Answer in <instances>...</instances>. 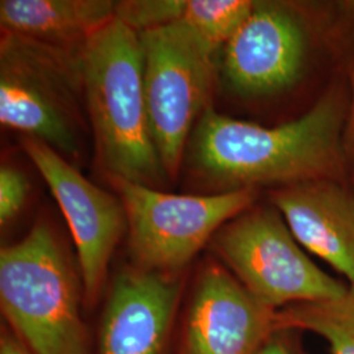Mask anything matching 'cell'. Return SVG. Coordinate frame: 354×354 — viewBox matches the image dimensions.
<instances>
[{
    "mask_svg": "<svg viewBox=\"0 0 354 354\" xmlns=\"http://www.w3.org/2000/svg\"><path fill=\"white\" fill-rule=\"evenodd\" d=\"M349 105L351 89L344 82L327 89L301 117L279 127L235 120L209 105L187 146L190 172L215 193L342 180Z\"/></svg>",
    "mask_w": 354,
    "mask_h": 354,
    "instance_id": "6da1fadb",
    "label": "cell"
},
{
    "mask_svg": "<svg viewBox=\"0 0 354 354\" xmlns=\"http://www.w3.org/2000/svg\"><path fill=\"white\" fill-rule=\"evenodd\" d=\"M86 109L111 178L152 188L165 175L147 113L140 36L113 19L80 46Z\"/></svg>",
    "mask_w": 354,
    "mask_h": 354,
    "instance_id": "7a4b0ae2",
    "label": "cell"
},
{
    "mask_svg": "<svg viewBox=\"0 0 354 354\" xmlns=\"http://www.w3.org/2000/svg\"><path fill=\"white\" fill-rule=\"evenodd\" d=\"M80 45L13 33L0 38V122L68 158L80 153L84 87Z\"/></svg>",
    "mask_w": 354,
    "mask_h": 354,
    "instance_id": "3957f363",
    "label": "cell"
},
{
    "mask_svg": "<svg viewBox=\"0 0 354 354\" xmlns=\"http://www.w3.org/2000/svg\"><path fill=\"white\" fill-rule=\"evenodd\" d=\"M79 283L48 225L0 251V304L33 354H88Z\"/></svg>",
    "mask_w": 354,
    "mask_h": 354,
    "instance_id": "277c9868",
    "label": "cell"
},
{
    "mask_svg": "<svg viewBox=\"0 0 354 354\" xmlns=\"http://www.w3.org/2000/svg\"><path fill=\"white\" fill-rule=\"evenodd\" d=\"M138 36L152 137L165 175L174 180L209 106L216 49L181 20Z\"/></svg>",
    "mask_w": 354,
    "mask_h": 354,
    "instance_id": "5b68a950",
    "label": "cell"
},
{
    "mask_svg": "<svg viewBox=\"0 0 354 354\" xmlns=\"http://www.w3.org/2000/svg\"><path fill=\"white\" fill-rule=\"evenodd\" d=\"M212 245L241 285L274 310L337 298L349 288L304 253L273 205H253L236 215L216 231Z\"/></svg>",
    "mask_w": 354,
    "mask_h": 354,
    "instance_id": "8992f818",
    "label": "cell"
},
{
    "mask_svg": "<svg viewBox=\"0 0 354 354\" xmlns=\"http://www.w3.org/2000/svg\"><path fill=\"white\" fill-rule=\"evenodd\" d=\"M125 207L130 250L140 268L176 273L216 231L253 206L256 189L171 194L111 178Z\"/></svg>",
    "mask_w": 354,
    "mask_h": 354,
    "instance_id": "52a82bcc",
    "label": "cell"
},
{
    "mask_svg": "<svg viewBox=\"0 0 354 354\" xmlns=\"http://www.w3.org/2000/svg\"><path fill=\"white\" fill-rule=\"evenodd\" d=\"M317 33V23L304 7L254 1L245 23L223 46V83L244 99L286 92L306 74Z\"/></svg>",
    "mask_w": 354,
    "mask_h": 354,
    "instance_id": "ba28073f",
    "label": "cell"
},
{
    "mask_svg": "<svg viewBox=\"0 0 354 354\" xmlns=\"http://www.w3.org/2000/svg\"><path fill=\"white\" fill-rule=\"evenodd\" d=\"M23 147L68 223L79 257L84 297L93 304L105 282L114 248L127 227L122 201L92 184L46 143L24 137Z\"/></svg>",
    "mask_w": 354,
    "mask_h": 354,
    "instance_id": "9c48e42d",
    "label": "cell"
},
{
    "mask_svg": "<svg viewBox=\"0 0 354 354\" xmlns=\"http://www.w3.org/2000/svg\"><path fill=\"white\" fill-rule=\"evenodd\" d=\"M227 268H203L187 317L183 354H259L276 330V314Z\"/></svg>",
    "mask_w": 354,
    "mask_h": 354,
    "instance_id": "30bf717a",
    "label": "cell"
},
{
    "mask_svg": "<svg viewBox=\"0 0 354 354\" xmlns=\"http://www.w3.org/2000/svg\"><path fill=\"white\" fill-rule=\"evenodd\" d=\"M180 294L175 273L120 272L104 310L99 354H163Z\"/></svg>",
    "mask_w": 354,
    "mask_h": 354,
    "instance_id": "8fae6325",
    "label": "cell"
},
{
    "mask_svg": "<svg viewBox=\"0 0 354 354\" xmlns=\"http://www.w3.org/2000/svg\"><path fill=\"white\" fill-rule=\"evenodd\" d=\"M270 201L297 241L354 285V190L317 178L274 188Z\"/></svg>",
    "mask_w": 354,
    "mask_h": 354,
    "instance_id": "7c38bea8",
    "label": "cell"
},
{
    "mask_svg": "<svg viewBox=\"0 0 354 354\" xmlns=\"http://www.w3.org/2000/svg\"><path fill=\"white\" fill-rule=\"evenodd\" d=\"M112 0H1V32L75 46L114 19Z\"/></svg>",
    "mask_w": 354,
    "mask_h": 354,
    "instance_id": "4fadbf2b",
    "label": "cell"
},
{
    "mask_svg": "<svg viewBox=\"0 0 354 354\" xmlns=\"http://www.w3.org/2000/svg\"><path fill=\"white\" fill-rule=\"evenodd\" d=\"M274 327L317 335L327 342L330 354H354V285L337 298L281 308Z\"/></svg>",
    "mask_w": 354,
    "mask_h": 354,
    "instance_id": "5bb4252c",
    "label": "cell"
},
{
    "mask_svg": "<svg viewBox=\"0 0 354 354\" xmlns=\"http://www.w3.org/2000/svg\"><path fill=\"white\" fill-rule=\"evenodd\" d=\"M253 7L251 0H187L181 21L218 50L236 35Z\"/></svg>",
    "mask_w": 354,
    "mask_h": 354,
    "instance_id": "9a60e30c",
    "label": "cell"
},
{
    "mask_svg": "<svg viewBox=\"0 0 354 354\" xmlns=\"http://www.w3.org/2000/svg\"><path fill=\"white\" fill-rule=\"evenodd\" d=\"M187 0H127L115 3L114 19L142 33L180 21Z\"/></svg>",
    "mask_w": 354,
    "mask_h": 354,
    "instance_id": "2e32d148",
    "label": "cell"
},
{
    "mask_svg": "<svg viewBox=\"0 0 354 354\" xmlns=\"http://www.w3.org/2000/svg\"><path fill=\"white\" fill-rule=\"evenodd\" d=\"M29 181L26 175L11 165L0 169V225H8L26 205L29 196Z\"/></svg>",
    "mask_w": 354,
    "mask_h": 354,
    "instance_id": "e0dca14e",
    "label": "cell"
},
{
    "mask_svg": "<svg viewBox=\"0 0 354 354\" xmlns=\"http://www.w3.org/2000/svg\"><path fill=\"white\" fill-rule=\"evenodd\" d=\"M259 354H311L304 346V332L279 329L268 339Z\"/></svg>",
    "mask_w": 354,
    "mask_h": 354,
    "instance_id": "ac0fdd59",
    "label": "cell"
},
{
    "mask_svg": "<svg viewBox=\"0 0 354 354\" xmlns=\"http://www.w3.org/2000/svg\"><path fill=\"white\" fill-rule=\"evenodd\" d=\"M0 354H33L15 335L3 333L0 342Z\"/></svg>",
    "mask_w": 354,
    "mask_h": 354,
    "instance_id": "d6986e66",
    "label": "cell"
},
{
    "mask_svg": "<svg viewBox=\"0 0 354 354\" xmlns=\"http://www.w3.org/2000/svg\"><path fill=\"white\" fill-rule=\"evenodd\" d=\"M351 105H349V117H348V147L351 151V156L354 162V64L351 74Z\"/></svg>",
    "mask_w": 354,
    "mask_h": 354,
    "instance_id": "ffe728a7",
    "label": "cell"
}]
</instances>
